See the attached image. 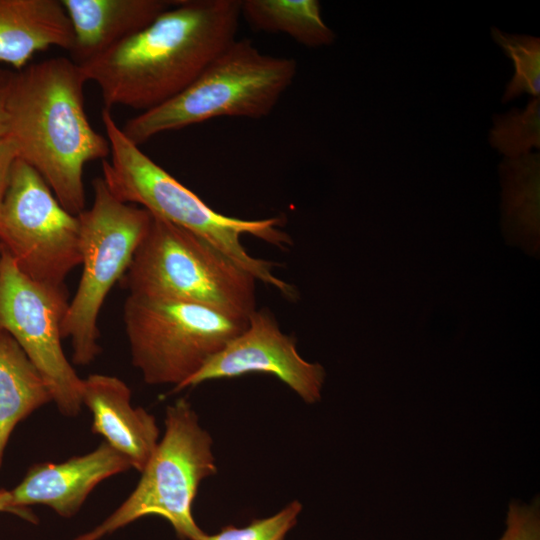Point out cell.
<instances>
[{"instance_id":"obj_5","label":"cell","mask_w":540,"mask_h":540,"mask_svg":"<svg viewBox=\"0 0 540 540\" xmlns=\"http://www.w3.org/2000/svg\"><path fill=\"white\" fill-rule=\"evenodd\" d=\"M129 294L202 305L248 320L257 280L204 238L152 216L119 281Z\"/></svg>"},{"instance_id":"obj_6","label":"cell","mask_w":540,"mask_h":540,"mask_svg":"<svg viewBox=\"0 0 540 540\" xmlns=\"http://www.w3.org/2000/svg\"><path fill=\"white\" fill-rule=\"evenodd\" d=\"M94 199L80 221L82 273L62 322V338H70L72 362L89 365L100 354L98 317L116 282L127 271L146 236L152 215L118 200L102 177L93 181Z\"/></svg>"},{"instance_id":"obj_15","label":"cell","mask_w":540,"mask_h":540,"mask_svg":"<svg viewBox=\"0 0 540 540\" xmlns=\"http://www.w3.org/2000/svg\"><path fill=\"white\" fill-rule=\"evenodd\" d=\"M73 46L70 20L61 0H0V62L17 71L34 54Z\"/></svg>"},{"instance_id":"obj_25","label":"cell","mask_w":540,"mask_h":540,"mask_svg":"<svg viewBox=\"0 0 540 540\" xmlns=\"http://www.w3.org/2000/svg\"><path fill=\"white\" fill-rule=\"evenodd\" d=\"M0 512H8L22 519L36 523L37 517L28 509H19L13 506L10 490L0 489Z\"/></svg>"},{"instance_id":"obj_11","label":"cell","mask_w":540,"mask_h":540,"mask_svg":"<svg viewBox=\"0 0 540 540\" xmlns=\"http://www.w3.org/2000/svg\"><path fill=\"white\" fill-rule=\"evenodd\" d=\"M249 373L276 376L306 403L321 398L325 370L304 360L293 336L285 334L269 309H256L245 329L212 356L177 391L202 382Z\"/></svg>"},{"instance_id":"obj_7","label":"cell","mask_w":540,"mask_h":540,"mask_svg":"<svg viewBox=\"0 0 540 540\" xmlns=\"http://www.w3.org/2000/svg\"><path fill=\"white\" fill-rule=\"evenodd\" d=\"M212 439L198 423L190 403L181 398L166 409L165 433L129 497L100 525L75 540H99L135 520L158 515L185 540L204 532L192 515L200 482L216 473Z\"/></svg>"},{"instance_id":"obj_26","label":"cell","mask_w":540,"mask_h":540,"mask_svg":"<svg viewBox=\"0 0 540 540\" xmlns=\"http://www.w3.org/2000/svg\"><path fill=\"white\" fill-rule=\"evenodd\" d=\"M2 253H3V248H2V245L0 243V262H1Z\"/></svg>"},{"instance_id":"obj_9","label":"cell","mask_w":540,"mask_h":540,"mask_svg":"<svg viewBox=\"0 0 540 540\" xmlns=\"http://www.w3.org/2000/svg\"><path fill=\"white\" fill-rule=\"evenodd\" d=\"M0 243L29 278L64 285L82 263L80 221L42 176L17 158L0 207Z\"/></svg>"},{"instance_id":"obj_16","label":"cell","mask_w":540,"mask_h":540,"mask_svg":"<svg viewBox=\"0 0 540 540\" xmlns=\"http://www.w3.org/2000/svg\"><path fill=\"white\" fill-rule=\"evenodd\" d=\"M502 185V228L505 237L528 253H538L540 232V155L504 158L499 165Z\"/></svg>"},{"instance_id":"obj_17","label":"cell","mask_w":540,"mask_h":540,"mask_svg":"<svg viewBox=\"0 0 540 540\" xmlns=\"http://www.w3.org/2000/svg\"><path fill=\"white\" fill-rule=\"evenodd\" d=\"M50 401L38 370L16 340L0 329V468L15 427Z\"/></svg>"},{"instance_id":"obj_1","label":"cell","mask_w":540,"mask_h":540,"mask_svg":"<svg viewBox=\"0 0 540 540\" xmlns=\"http://www.w3.org/2000/svg\"><path fill=\"white\" fill-rule=\"evenodd\" d=\"M239 0H178L152 23L81 65L107 109L141 112L188 87L236 38Z\"/></svg>"},{"instance_id":"obj_10","label":"cell","mask_w":540,"mask_h":540,"mask_svg":"<svg viewBox=\"0 0 540 540\" xmlns=\"http://www.w3.org/2000/svg\"><path fill=\"white\" fill-rule=\"evenodd\" d=\"M69 305L64 285L29 278L3 250L0 262V329L8 332L38 370L62 415L82 407L81 379L64 354L61 327Z\"/></svg>"},{"instance_id":"obj_20","label":"cell","mask_w":540,"mask_h":540,"mask_svg":"<svg viewBox=\"0 0 540 540\" xmlns=\"http://www.w3.org/2000/svg\"><path fill=\"white\" fill-rule=\"evenodd\" d=\"M494 41L512 60L515 73L507 84L503 103L523 93L534 98L540 95V38L527 35L508 34L498 28L491 29Z\"/></svg>"},{"instance_id":"obj_22","label":"cell","mask_w":540,"mask_h":540,"mask_svg":"<svg viewBox=\"0 0 540 540\" xmlns=\"http://www.w3.org/2000/svg\"><path fill=\"white\" fill-rule=\"evenodd\" d=\"M506 527L498 540H540L539 500L532 503L511 501L506 515Z\"/></svg>"},{"instance_id":"obj_8","label":"cell","mask_w":540,"mask_h":540,"mask_svg":"<svg viewBox=\"0 0 540 540\" xmlns=\"http://www.w3.org/2000/svg\"><path fill=\"white\" fill-rule=\"evenodd\" d=\"M123 322L132 364L144 381L173 384L174 391L247 325L202 305L132 294Z\"/></svg>"},{"instance_id":"obj_2","label":"cell","mask_w":540,"mask_h":540,"mask_svg":"<svg viewBox=\"0 0 540 540\" xmlns=\"http://www.w3.org/2000/svg\"><path fill=\"white\" fill-rule=\"evenodd\" d=\"M86 82L70 58H48L15 72L7 102V137L18 158L42 176L74 215L86 209L85 165L110 154L107 138L88 120Z\"/></svg>"},{"instance_id":"obj_23","label":"cell","mask_w":540,"mask_h":540,"mask_svg":"<svg viewBox=\"0 0 540 540\" xmlns=\"http://www.w3.org/2000/svg\"><path fill=\"white\" fill-rule=\"evenodd\" d=\"M18 158L15 144L9 137L0 138V207L4 200L11 170Z\"/></svg>"},{"instance_id":"obj_14","label":"cell","mask_w":540,"mask_h":540,"mask_svg":"<svg viewBox=\"0 0 540 540\" xmlns=\"http://www.w3.org/2000/svg\"><path fill=\"white\" fill-rule=\"evenodd\" d=\"M73 32L70 59L84 65L141 31L174 0H61Z\"/></svg>"},{"instance_id":"obj_3","label":"cell","mask_w":540,"mask_h":540,"mask_svg":"<svg viewBox=\"0 0 540 540\" xmlns=\"http://www.w3.org/2000/svg\"><path fill=\"white\" fill-rule=\"evenodd\" d=\"M101 120L110 147L109 160L102 161V179L118 200L204 238L257 281L274 287L290 301L297 299L296 288L274 274L276 264L253 257L241 242V236L249 234L288 249L293 240L282 229L283 218L244 220L213 210L129 140L110 109L103 108Z\"/></svg>"},{"instance_id":"obj_13","label":"cell","mask_w":540,"mask_h":540,"mask_svg":"<svg viewBox=\"0 0 540 540\" xmlns=\"http://www.w3.org/2000/svg\"><path fill=\"white\" fill-rule=\"evenodd\" d=\"M130 401L131 390L118 377L91 374L83 379L82 404L92 414L91 431L142 472L158 444L159 428L153 415Z\"/></svg>"},{"instance_id":"obj_12","label":"cell","mask_w":540,"mask_h":540,"mask_svg":"<svg viewBox=\"0 0 540 540\" xmlns=\"http://www.w3.org/2000/svg\"><path fill=\"white\" fill-rule=\"evenodd\" d=\"M131 467L127 457L103 441L95 450L61 463L33 464L10 490L12 504L19 509L46 505L63 517H71L100 482Z\"/></svg>"},{"instance_id":"obj_21","label":"cell","mask_w":540,"mask_h":540,"mask_svg":"<svg viewBox=\"0 0 540 540\" xmlns=\"http://www.w3.org/2000/svg\"><path fill=\"white\" fill-rule=\"evenodd\" d=\"M301 508V504L295 501L275 515L254 520L248 526L242 528L228 526L217 534L204 533L193 540H283L296 524Z\"/></svg>"},{"instance_id":"obj_4","label":"cell","mask_w":540,"mask_h":540,"mask_svg":"<svg viewBox=\"0 0 540 540\" xmlns=\"http://www.w3.org/2000/svg\"><path fill=\"white\" fill-rule=\"evenodd\" d=\"M295 59L260 52L248 39H235L183 91L140 112L122 128L140 146L164 132L218 117L262 118L291 86Z\"/></svg>"},{"instance_id":"obj_24","label":"cell","mask_w":540,"mask_h":540,"mask_svg":"<svg viewBox=\"0 0 540 540\" xmlns=\"http://www.w3.org/2000/svg\"><path fill=\"white\" fill-rule=\"evenodd\" d=\"M15 72L0 68V138L7 136V102Z\"/></svg>"},{"instance_id":"obj_18","label":"cell","mask_w":540,"mask_h":540,"mask_svg":"<svg viewBox=\"0 0 540 540\" xmlns=\"http://www.w3.org/2000/svg\"><path fill=\"white\" fill-rule=\"evenodd\" d=\"M240 12L254 29L286 34L307 47L330 45L335 40L317 0H243Z\"/></svg>"},{"instance_id":"obj_19","label":"cell","mask_w":540,"mask_h":540,"mask_svg":"<svg viewBox=\"0 0 540 540\" xmlns=\"http://www.w3.org/2000/svg\"><path fill=\"white\" fill-rule=\"evenodd\" d=\"M489 143L505 158H518L540 148V98H533L523 110L513 108L494 115Z\"/></svg>"}]
</instances>
